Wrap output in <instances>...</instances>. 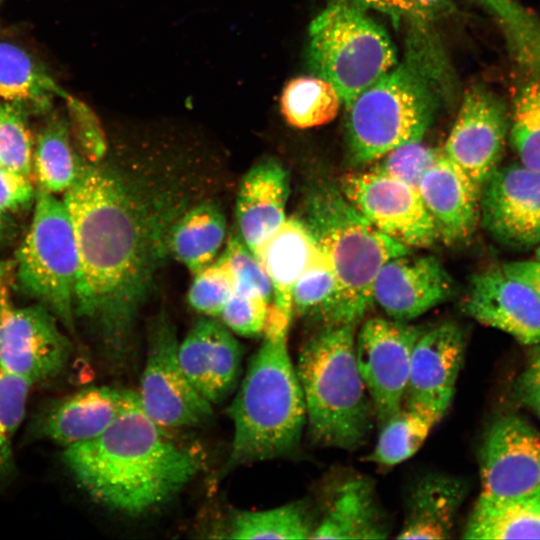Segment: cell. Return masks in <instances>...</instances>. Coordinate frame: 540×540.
<instances>
[{"instance_id":"obj_2","label":"cell","mask_w":540,"mask_h":540,"mask_svg":"<svg viewBox=\"0 0 540 540\" xmlns=\"http://www.w3.org/2000/svg\"><path fill=\"white\" fill-rule=\"evenodd\" d=\"M63 462L94 502L131 516L166 504L201 468L199 456L156 424L132 390L108 428L65 448Z\"/></svg>"},{"instance_id":"obj_7","label":"cell","mask_w":540,"mask_h":540,"mask_svg":"<svg viewBox=\"0 0 540 540\" xmlns=\"http://www.w3.org/2000/svg\"><path fill=\"white\" fill-rule=\"evenodd\" d=\"M309 62L347 105L397 64L389 35L349 0L328 5L309 28Z\"/></svg>"},{"instance_id":"obj_49","label":"cell","mask_w":540,"mask_h":540,"mask_svg":"<svg viewBox=\"0 0 540 540\" xmlns=\"http://www.w3.org/2000/svg\"><path fill=\"white\" fill-rule=\"evenodd\" d=\"M535 259L540 260V243L537 245V248H536Z\"/></svg>"},{"instance_id":"obj_30","label":"cell","mask_w":540,"mask_h":540,"mask_svg":"<svg viewBox=\"0 0 540 540\" xmlns=\"http://www.w3.org/2000/svg\"><path fill=\"white\" fill-rule=\"evenodd\" d=\"M512 96L509 138L520 163L540 172V66H518Z\"/></svg>"},{"instance_id":"obj_23","label":"cell","mask_w":540,"mask_h":540,"mask_svg":"<svg viewBox=\"0 0 540 540\" xmlns=\"http://www.w3.org/2000/svg\"><path fill=\"white\" fill-rule=\"evenodd\" d=\"M464 481L447 474H430L412 488L399 539H448L466 497Z\"/></svg>"},{"instance_id":"obj_18","label":"cell","mask_w":540,"mask_h":540,"mask_svg":"<svg viewBox=\"0 0 540 540\" xmlns=\"http://www.w3.org/2000/svg\"><path fill=\"white\" fill-rule=\"evenodd\" d=\"M455 293V282L434 255L410 253L387 260L373 283L372 299L387 317L410 322Z\"/></svg>"},{"instance_id":"obj_31","label":"cell","mask_w":540,"mask_h":540,"mask_svg":"<svg viewBox=\"0 0 540 540\" xmlns=\"http://www.w3.org/2000/svg\"><path fill=\"white\" fill-rule=\"evenodd\" d=\"M292 311L323 325L344 323L341 287L319 248L293 287Z\"/></svg>"},{"instance_id":"obj_8","label":"cell","mask_w":540,"mask_h":540,"mask_svg":"<svg viewBox=\"0 0 540 540\" xmlns=\"http://www.w3.org/2000/svg\"><path fill=\"white\" fill-rule=\"evenodd\" d=\"M34 204L32 223L14 259L16 281L25 295L73 331L79 258L70 215L63 200L40 188Z\"/></svg>"},{"instance_id":"obj_21","label":"cell","mask_w":540,"mask_h":540,"mask_svg":"<svg viewBox=\"0 0 540 540\" xmlns=\"http://www.w3.org/2000/svg\"><path fill=\"white\" fill-rule=\"evenodd\" d=\"M418 192L439 241L460 243L480 223V189L443 151L423 176Z\"/></svg>"},{"instance_id":"obj_9","label":"cell","mask_w":540,"mask_h":540,"mask_svg":"<svg viewBox=\"0 0 540 540\" xmlns=\"http://www.w3.org/2000/svg\"><path fill=\"white\" fill-rule=\"evenodd\" d=\"M179 342L168 316L159 314L151 323L140 388L144 412L163 428L198 426L213 414L186 376L178 354Z\"/></svg>"},{"instance_id":"obj_10","label":"cell","mask_w":540,"mask_h":540,"mask_svg":"<svg viewBox=\"0 0 540 540\" xmlns=\"http://www.w3.org/2000/svg\"><path fill=\"white\" fill-rule=\"evenodd\" d=\"M425 327L372 317L356 332V361L378 427L402 406L414 345Z\"/></svg>"},{"instance_id":"obj_50","label":"cell","mask_w":540,"mask_h":540,"mask_svg":"<svg viewBox=\"0 0 540 540\" xmlns=\"http://www.w3.org/2000/svg\"><path fill=\"white\" fill-rule=\"evenodd\" d=\"M0 167H2V166H1V163H0Z\"/></svg>"},{"instance_id":"obj_26","label":"cell","mask_w":540,"mask_h":540,"mask_svg":"<svg viewBox=\"0 0 540 540\" xmlns=\"http://www.w3.org/2000/svg\"><path fill=\"white\" fill-rule=\"evenodd\" d=\"M69 94L21 47L0 42V99L26 116L50 112L55 97Z\"/></svg>"},{"instance_id":"obj_48","label":"cell","mask_w":540,"mask_h":540,"mask_svg":"<svg viewBox=\"0 0 540 540\" xmlns=\"http://www.w3.org/2000/svg\"><path fill=\"white\" fill-rule=\"evenodd\" d=\"M9 230L7 213L0 210V240L6 237Z\"/></svg>"},{"instance_id":"obj_16","label":"cell","mask_w":540,"mask_h":540,"mask_svg":"<svg viewBox=\"0 0 540 540\" xmlns=\"http://www.w3.org/2000/svg\"><path fill=\"white\" fill-rule=\"evenodd\" d=\"M464 344V333L454 322L425 328L413 348L403 404L440 421L454 398Z\"/></svg>"},{"instance_id":"obj_39","label":"cell","mask_w":540,"mask_h":540,"mask_svg":"<svg viewBox=\"0 0 540 540\" xmlns=\"http://www.w3.org/2000/svg\"><path fill=\"white\" fill-rule=\"evenodd\" d=\"M225 259L235 279V291L256 295L272 303L271 282L258 257L247 247L237 234L228 238Z\"/></svg>"},{"instance_id":"obj_4","label":"cell","mask_w":540,"mask_h":540,"mask_svg":"<svg viewBox=\"0 0 540 540\" xmlns=\"http://www.w3.org/2000/svg\"><path fill=\"white\" fill-rule=\"evenodd\" d=\"M440 57L423 40L405 59L346 106V143L354 166L371 164L390 150L423 139L442 96Z\"/></svg>"},{"instance_id":"obj_46","label":"cell","mask_w":540,"mask_h":540,"mask_svg":"<svg viewBox=\"0 0 540 540\" xmlns=\"http://www.w3.org/2000/svg\"><path fill=\"white\" fill-rule=\"evenodd\" d=\"M15 276V261L0 259V317L4 309L11 303L9 289Z\"/></svg>"},{"instance_id":"obj_40","label":"cell","mask_w":540,"mask_h":540,"mask_svg":"<svg viewBox=\"0 0 540 540\" xmlns=\"http://www.w3.org/2000/svg\"><path fill=\"white\" fill-rule=\"evenodd\" d=\"M271 303L260 296L233 292L220 316L234 333L254 337L263 334Z\"/></svg>"},{"instance_id":"obj_42","label":"cell","mask_w":540,"mask_h":540,"mask_svg":"<svg viewBox=\"0 0 540 540\" xmlns=\"http://www.w3.org/2000/svg\"><path fill=\"white\" fill-rule=\"evenodd\" d=\"M71 118V130L84 160L96 163L107 153L104 130L95 113L82 101L69 95L65 100Z\"/></svg>"},{"instance_id":"obj_32","label":"cell","mask_w":540,"mask_h":540,"mask_svg":"<svg viewBox=\"0 0 540 540\" xmlns=\"http://www.w3.org/2000/svg\"><path fill=\"white\" fill-rule=\"evenodd\" d=\"M342 99L337 89L320 76H301L283 89L280 107L287 123L308 129L330 123L338 115Z\"/></svg>"},{"instance_id":"obj_12","label":"cell","mask_w":540,"mask_h":540,"mask_svg":"<svg viewBox=\"0 0 540 540\" xmlns=\"http://www.w3.org/2000/svg\"><path fill=\"white\" fill-rule=\"evenodd\" d=\"M58 319L43 305L16 308L10 303L0 317V371L31 386L59 376L72 345Z\"/></svg>"},{"instance_id":"obj_43","label":"cell","mask_w":540,"mask_h":540,"mask_svg":"<svg viewBox=\"0 0 540 540\" xmlns=\"http://www.w3.org/2000/svg\"><path fill=\"white\" fill-rule=\"evenodd\" d=\"M35 197L36 191L29 176L0 167L1 211L8 213L27 209Z\"/></svg>"},{"instance_id":"obj_37","label":"cell","mask_w":540,"mask_h":540,"mask_svg":"<svg viewBox=\"0 0 540 540\" xmlns=\"http://www.w3.org/2000/svg\"><path fill=\"white\" fill-rule=\"evenodd\" d=\"M32 153L27 116L0 99L1 166L30 177Z\"/></svg>"},{"instance_id":"obj_15","label":"cell","mask_w":540,"mask_h":540,"mask_svg":"<svg viewBox=\"0 0 540 540\" xmlns=\"http://www.w3.org/2000/svg\"><path fill=\"white\" fill-rule=\"evenodd\" d=\"M481 494L512 497L540 491V434L507 414L489 427L480 448Z\"/></svg>"},{"instance_id":"obj_34","label":"cell","mask_w":540,"mask_h":540,"mask_svg":"<svg viewBox=\"0 0 540 540\" xmlns=\"http://www.w3.org/2000/svg\"><path fill=\"white\" fill-rule=\"evenodd\" d=\"M315 528L300 502L261 511H239L228 527L230 539H311Z\"/></svg>"},{"instance_id":"obj_25","label":"cell","mask_w":540,"mask_h":540,"mask_svg":"<svg viewBox=\"0 0 540 540\" xmlns=\"http://www.w3.org/2000/svg\"><path fill=\"white\" fill-rule=\"evenodd\" d=\"M389 532L373 482L359 476L337 488L311 539H384Z\"/></svg>"},{"instance_id":"obj_3","label":"cell","mask_w":540,"mask_h":540,"mask_svg":"<svg viewBox=\"0 0 540 540\" xmlns=\"http://www.w3.org/2000/svg\"><path fill=\"white\" fill-rule=\"evenodd\" d=\"M289 325L267 320L264 340L228 407L234 427L229 467L287 456L300 443L306 409L288 351Z\"/></svg>"},{"instance_id":"obj_44","label":"cell","mask_w":540,"mask_h":540,"mask_svg":"<svg viewBox=\"0 0 540 540\" xmlns=\"http://www.w3.org/2000/svg\"><path fill=\"white\" fill-rule=\"evenodd\" d=\"M516 395L540 419V371L527 365L515 384Z\"/></svg>"},{"instance_id":"obj_47","label":"cell","mask_w":540,"mask_h":540,"mask_svg":"<svg viewBox=\"0 0 540 540\" xmlns=\"http://www.w3.org/2000/svg\"><path fill=\"white\" fill-rule=\"evenodd\" d=\"M528 365L540 371V344L535 345L531 350Z\"/></svg>"},{"instance_id":"obj_22","label":"cell","mask_w":540,"mask_h":540,"mask_svg":"<svg viewBox=\"0 0 540 540\" xmlns=\"http://www.w3.org/2000/svg\"><path fill=\"white\" fill-rule=\"evenodd\" d=\"M289 178L274 158L254 164L243 176L236 199L238 235L256 254L286 220Z\"/></svg>"},{"instance_id":"obj_38","label":"cell","mask_w":540,"mask_h":540,"mask_svg":"<svg viewBox=\"0 0 540 540\" xmlns=\"http://www.w3.org/2000/svg\"><path fill=\"white\" fill-rule=\"evenodd\" d=\"M235 290V279L225 259L220 257L194 275L188 291L190 306L197 312L219 317Z\"/></svg>"},{"instance_id":"obj_14","label":"cell","mask_w":540,"mask_h":540,"mask_svg":"<svg viewBox=\"0 0 540 540\" xmlns=\"http://www.w3.org/2000/svg\"><path fill=\"white\" fill-rule=\"evenodd\" d=\"M480 223L499 243L526 250L540 243V172L500 165L479 195Z\"/></svg>"},{"instance_id":"obj_41","label":"cell","mask_w":540,"mask_h":540,"mask_svg":"<svg viewBox=\"0 0 540 540\" xmlns=\"http://www.w3.org/2000/svg\"><path fill=\"white\" fill-rule=\"evenodd\" d=\"M357 7L367 11L375 10L394 21L409 22L423 26L443 15L451 8V0H349Z\"/></svg>"},{"instance_id":"obj_19","label":"cell","mask_w":540,"mask_h":540,"mask_svg":"<svg viewBox=\"0 0 540 540\" xmlns=\"http://www.w3.org/2000/svg\"><path fill=\"white\" fill-rule=\"evenodd\" d=\"M178 354L189 381L212 405L236 388L243 349L230 329L214 318L199 319L179 342Z\"/></svg>"},{"instance_id":"obj_35","label":"cell","mask_w":540,"mask_h":540,"mask_svg":"<svg viewBox=\"0 0 540 540\" xmlns=\"http://www.w3.org/2000/svg\"><path fill=\"white\" fill-rule=\"evenodd\" d=\"M31 385L0 371V484L15 471L13 442L26 413Z\"/></svg>"},{"instance_id":"obj_28","label":"cell","mask_w":540,"mask_h":540,"mask_svg":"<svg viewBox=\"0 0 540 540\" xmlns=\"http://www.w3.org/2000/svg\"><path fill=\"white\" fill-rule=\"evenodd\" d=\"M227 222L215 201L203 199L187 209L172 227L171 256L193 275L209 266L226 237Z\"/></svg>"},{"instance_id":"obj_1","label":"cell","mask_w":540,"mask_h":540,"mask_svg":"<svg viewBox=\"0 0 540 540\" xmlns=\"http://www.w3.org/2000/svg\"><path fill=\"white\" fill-rule=\"evenodd\" d=\"M104 159L83 160L63 202L79 258L75 320L117 363L126 359L140 311L171 255L173 225L206 199L200 196L207 187L192 165Z\"/></svg>"},{"instance_id":"obj_6","label":"cell","mask_w":540,"mask_h":540,"mask_svg":"<svg viewBox=\"0 0 540 540\" xmlns=\"http://www.w3.org/2000/svg\"><path fill=\"white\" fill-rule=\"evenodd\" d=\"M341 287L344 323H356L373 306V283L383 264L412 249L375 228L345 198L339 185L320 181L307 194L302 219Z\"/></svg>"},{"instance_id":"obj_13","label":"cell","mask_w":540,"mask_h":540,"mask_svg":"<svg viewBox=\"0 0 540 540\" xmlns=\"http://www.w3.org/2000/svg\"><path fill=\"white\" fill-rule=\"evenodd\" d=\"M509 124L507 103L484 86H471L463 96L442 151L481 189L501 165Z\"/></svg>"},{"instance_id":"obj_20","label":"cell","mask_w":540,"mask_h":540,"mask_svg":"<svg viewBox=\"0 0 540 540\" xmlns=\"http://www.w3.org/2000/svg\"><path fill=\"white\" fill-rule=\"evenodd\" d=\"M128 393L126 389L92 386L54 399L36 413L30 434L65 448L90 440L116 419Z\"/></svg>"},{"instance_id":"obj_5","label":"cell","mask_w":540,"mask_h":540,"mask_svg":"<svg viewBox=\"0 0 540 540\" xmlns=\"http://www.w3.org/2000/svg\"><path fill=\"white\" fill-rule=\"evenodd\" d=\"M356 323L322 325L303 344L295 365L310 438L320 446L354 450L375 419L355 351Z\"/></svg>"},{"instance_id":"obj_24","label":"cell","mask_w":540,"mask_h":540,"mask_svg":"<svg viewBox=\"0 0 540 540\" xmlns=\"http://www.w3.org/2000/svg\"><path fill=\"white\" fill-rule=\"evenodd\" d=\"M317 249L308 227L296 217L286 219L258 248L255 255L272 285L271 311L292 318L293 287Z\"/></svg>"},{"instance_id":"obj_11","label":"cell","mask_w":540,"mask_h":540,"mask_svg":"<svg viewBox=\"0 0 540 540\" xmlns=\"http://www.w3.org/2000/svg\"><path fill=\"white\" fill-rule=\"evenodd\" d=\"M339 188L375 228L402 245L428 248L439 241L420 194L413 187L369 170L344 175Z\"/></svg>"},{"instance_id":"obj_27","label":"cell","mask_w":540,"mask_h":540,"mask_svg":"<svg viewBox=\"0 0 540 540\" xmlns=\"http://www.w3.org/2000/svg\"><path fill=\"white\" fill-rule=\"evenodd\" d=\"M466 539H540V491L512 497L479 495Z\"/></svg>"},{"instance_id":"obj_36","label":"cell","mask_w":540,"mask_h":540,"mask_svg":"<svg viewBox=\"0 0 540 540\" xmlns=\"http://www.w3.org/2000/svg\"><path fill=\"white\" fill-rule=\"evenodd\" d=\"M442 155V148H434L422 139L406 142L374 161L369 170L395 178L418 190L429 168Z\"/></svg>"},{"instance_id":"obj_17","label":"cell","mask_w":540,"mask_h":540,"mask_svg":"<svg viewBox=\"0 0 540 540\" xmlns=\"http://www.w3.org/2000/svg\"><path fill=\"white\" fill-rule=\"evenodd\" d=\"M462 308L474 320L522 344H540V296L502 265L471 278Z\"/></svg>"},{"instance_id":"obj_45","label":"cell","mask_w":540,"mask_h":540,"mask_svg":"<svg viewBox=\"0 0 540 540\" xmlns=\"http://www.w3.org/2000/svg\"><path fill=\"white\" fill-rule=\"evenodd\" d=\"M512 276L528 284L540 296V260L515 261L502 264Z\"/></svg>"},{"instance_id":"obj_29","label":"cell","mask_w":540,"mask_h":540,"mask_svg":"<svg viewBox=\"0 0 540 540\" xmlns=\"http://www.w3.org/2000/svg\"><path fill=\"white\" fill-rule=\"evenodd\" d=\"M83 160L73 148L68 121L60 116L50 118L32 153L39 188L53 194L65 192L78 176Z\"/></svg>"},{"instance_id":"obj_33","label":"cell","mask_w":540,"mask_h":540,"mask_svg":"<svg viewBox=\"0 0 540 540\" xmlns=\"http://www.w3.org/2000/svg\"><path fill=\"white\" fill-rule=\"evenodd\" d=\"M439 421L430 413L404 404L379 428L377 442L367 460L394 466L411 458Z\"/></svg>"}]
</instances>
